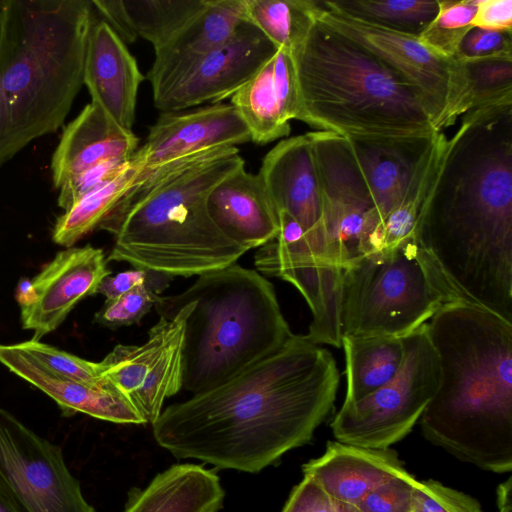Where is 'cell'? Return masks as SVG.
<instances>
[{
    "label": "cell",
    "mask_w": 512,
    "mask_h": 512,
    "mask_svg": "<svg viewBox=\"0 0 512 512\" xmlns=\"http://www.w3.org/2000/svg\"><path fill=\"white\" fill-rule=\"evenodd\" d=\"M339 378L331 352L293 334L230 380L166 407L153 435L176 458L257 473L312 440Z\"/></svg>",
    "instance_id": "6da1fadb"
},
{
    "label": "cell",
    "mask_w": 512,
    "mask_h": 512,
    "mask_svg": "<svg viewBox=\"0 0 512 512\" xmlns=\"http://www.w3.org/2000/svg\"><path fill=\"white\" fill-rule=\"evenodd\" d=\"M461 117L416 240L460 300L512 322V104Z\"/></svg>",
    "instance_id": "7a4b0ae2"
},
{
    "label": "cell",
    "mask_w": 512,
    "mask_h": 512,
    "mask_svg": "<svg viewBox=\"0 0 512 512\" xmlns=\"http://www.w3.org/2000/svg\"><path fill=\"white\" fill-rule=\"evenodd\" d=\"M439 365L423 435L461 461L512 471V323L459 300L426 323Z\"/></svg>",
    "instance_id": "3957f363"
},
{
    "label": "cell",
    "mask_w": 512,
    "mask_h": 512,
    "mask_svg": "<svg viewBox=\"0 0 512 512\" xmlns=\"http://www.w3.org/2000/svg\"><path fill=\"white\" fill-rule=\"evenodd\" d=\"M243 166L238 148L228 147L141 170L99 225L114 235L108 260L171 277L199 276L236 263L247 251L213 223L207 197Z\"/></svg>",
    "instance_id": "277c9868"
},
{
    "label": "cell",
    "mask_w": 512,
    "mask_h": 512,
    "mask_svg": "<svg viewBox=\"0 0 512 512\" xmlns=\"http://www.w3.org/2000/svg\"><path fill=\"white\" fill-rule=\"evenodd\" d=\"M0 166L58 130L83 85L91 0H4Z\"/></svg>",
    "instance_id": "5b68a950"
},
{
    "label": "cell",
    "mask_w": 512,
    "mask_h": 512,
    "mask_svg": "<svg viewBox=\"0 0 512 512\" xmlns=\"http://www.w3.org/2000/svg\"><path fill=\"white\" fill-rule=\"evenodd\" d=\"M298 120L346 138L434 136L420 92L356 40L316 19L292 52Z\"/></svg>",
    "instance_id": "8992f818"
},
{
    "label": "cell",
    "mask_w": 512,
    "mask_h": 512,
    "mask_svg": "<svg viewBox=\"0 0 512 512\" xmlns=\"http://www.w3.org/2000/svg\"><path fill=\"white\" fill-rule=\"evenodd\" d=\"M193 302L185 322L183 388L212 389L279 350L293 335L273 285L236 263L198 276L185 291L159 296L154 308L168 318Z\"/></svg>",
    "instance_id": "52a82bcc"
},
{
    "label": "cell",
    "mask_w": 512,
    "mask_h": 512,
    "mask_svg": "<svg viewBox=\"0 0 512 512\" xmlns=\"http://www.w3.org/2000/svg\"><path fill=\"white\" fill-rule=\"evenodd\" d=\"M416 239L361 256L342 270V336L403 337L459 301Z\"/></svg>",
    "instance_id": "ba28073f"
},
{
    "label": "cell",
    "mask_w": 512,
    "mask_h": 512,
    "mask_svg": "<svg viewBox=\"0 0 512 512\" xmlns=\"http://www.w3.org/2000/svg\"><path fill=\"white\" fill-rule=\"evenodd\" d=\"M404 357L397 374L365 398L343 402L331 422L337 441L386 449L410 433L433 398L439 365L426 323L402 337Z\"/></svg>",
    "instance_id": "9c48e42d"
},
{
    "label": "cell",
    "mask_w": 512,
    "mask_h": 512,
    "mask_svg": "<svg viewBox=\"0 0 512 512\" xmlns=\"http://www.w3.org/2000/svg\"><path fill=\"white\" fill-rule=\"evenodd\" d=\"M321 185L330 266L342 273L381 249L383 221L346 137L308 132Z\"/></svg>",
    "instance_id": "30bf717a"
},
{
    "label": "cell",
    "mask_w": 512,
    "mask_h": 512,
    "mask_svg": "<svg viewBox=\"0 0 512 512\" xmlns=\"http://www.w3.org/2000/svg\"><path fill=\"white\" fill-rule=\"evenodd\" d=\"M0 493L16 512H96L62 449L0 406Z\"/></svg>",
    "instance_id": "8fae6325"
},
{
    "label": "cell",
    "mask_w": 512,
    "mask_h": 512,
    "mask_svg": "<svg viewBox=\"0 0 512 512\" xmlns=\"http://www.w3.org/2000/svg\"><path fill=\"white\" fill-rule=\"evenodd\" d=\"M317 19L368 48L422 95L439 132L455 124L465 93L462 63L444 58L418 37L354 19L320 1Z\"/></svg>",
    "instance_id": "7c38bea8"
},
{
    "label": "cell",
    "mask_w": 512,
    "mask_h": 512,
    "mask_svg": "<svg viewBox=\"0 0 512 512\" xmlns=\"http://www.w3.org/2000/svg\"><path fill=\"white\" fill-rule=\"evenodd\" d=\"M193 307L188 302L170 317H159L143 344L116 345L101 361L103 376L129 398L145 424H153L165 399L183 388L185 322Z\"/></svg>",
    "instance_id": "4fadbf2b"
},
{
    "label": "cell",
    "mask_w": 512,
    "mask_h": 512,
    "mask_svg": "<svg viewBox=\"0 0 512 512\" xmlns=\"http://www.w3.org/2000/svg\"><path fill=\"white\" fill-rule=\"evenodd\" d=\"M258 175L277 212H286L301 227L320 272L341 289L342 273L328 260L321 185L308 133L276 144L263 158Z\"/></svg>",
    "instance_id": "5bb4252c"
},
{
    "label": "cell",
    "mask_w": 512,
    "mask_h": 512,
    "mask_svg": "<svg viewBox=\"0 0 512 512\" xmlns=\"http://www.w3.org/2000/svg\"><path fill=\"white\" fill-rule=\"evenodd\" d=\"M111 271L100 248L86 245L60 251L31 280L23 279L16 291L23 328L40 339L57 329L84 298L97 293Z\"/></svg>",
    "instance_id": "9a60e30c"
},
{
    "label": "cell",
    "mask_w": 512,
    "mask_h": 512,
    "mask_svg": "<svg viewBox=\"0 0 512 512\" xmlns=\"http://www.w3.org/2000/svg\"><path fill=\"white\" fill-rule=\"evenodd\" d=\"M276 47L250 22L242 20L234 33L204 56L160 100L161 112L187 110L231 97L276 53Z\"/></svg>",
    "instance_id": "2e32d148"
},
{
    "label": "cell",
    "mask_w": 512,
    "mask_h": 512,
    "mask_svg": "<svg viewBox=\"0 0 512 512\" xmlns=\"http://www.w3.org/2000/svg\"><path fill=\"white\" fill-rule=\"evenodd\" d=\"M249 141L250 133L234 106L215 103L194 110L161 112L135 153L145 172L194 154Z\"/></svg>",
    "instance_id": "e0dca14e"
},
{
    "label": "cell",
    "mask_w": 512,
    "mask_h": 512,
    "mask_svg": "<svg viewBox=\"0 0 512 512\" xmlns=\"http://www.w3.org/2000/svg\"><path fill=\"white\" fill-rule=\"evenodd\" d=\"M245 20L244 0H207L164 45L155 51L147 73L154 103L176 86L210 51L225 42Z\"/></svg>",
    "instance_id": "ac0fdd59"
},
{
    "label": "cell",
    "mask_w": 512,
    "mask_h": 512,
    "mask_svg": "<svg viewBox=\"0 0 512 512\" xmlns=\"http://www.w3.org/2000/svg\"><path fill=\"white\" fill-rule=\"evenodd\" d=\"M144 76L120 38L97 17L90 29L83 68V85L115 123L132 131L137 94Z\"/></svg>",
    "instance_id": "d6986e66"
},
{
    "label": "cell",
    "mask_w": 512,
    "mask_h": 512,
    "mask_svg": "<svg viewBox=\"0 0 512 512\" xmlns=\"http://www.w3.org/2000/svg\"><path fill=\"white\" fill-rule=\"evenodd\" d=\"M0 363L51 397L65 414L77 412L118 424H145L129 398L107 378L91 384L50 372L18 344H0Z\"/></svg>",
    "instance_id": "ffe728a7"
},
{
    "label": "cell",
    "mask_w": 512,
    "mask_h": 512,
    "mask_svg": "<svg viewBox=\"0 0 512 512\" xmlns=\"http://www.w3.org/2000/svg\"><path fill=\"white\" fill-rule=\"evenodd\" d=\"M207 210L216 227L246 251L263 246L279 233L278 212L262 179L245 166L210 191Z\"/></svg>",
    "instance_id": "44dd1931"
},
{
    "label": "cell",
    "mask_w": 512,
    "mask_h": 512,
    "mask_svg": "<svg viewBox=\"0 0 512 512\" xmlns=\"http://www.w3.org/2000/svg\"><path fill=\"white\" fill-rule=\"evenodd\" d=\"M303 474L332 499L355 506L381 484L409 472L390 449L365 448L328 442L319 458L303 465Z\"/></svg>",
    "instance_id": "7402d4cb"
},
{
    "label": "cell",
    "mask_w": 512,
    "mask_h": 512,
    "mask_svg": "<svg viewBox=\"0 0 512 512\" xmlns=\"http://www.w3.org/2000/svg\"><path fill=\"white\" fill-rule=\"evenodd\" d=\"M133 131L115 123L98 105L87 104L65 127L55 149L51 171L54 187L105 161L130 159L139 148Z\"/></svg>",
    "instance_id": "603a6c76"
},
{
    "label": "cell",
    "mask_w": 512,
    "mask_h": 512,
    "mask_svg": "<svg viewBox=\"0 0 512 512\" xmlns=\"http://www.w3.org/2000/svg\"><path fill=\"white\" fill-rule=\"evenodd\" d=\"M439 133L408 138H347L383 223L403 200Z\"/></svg>",
    "instance_id": "cb8c5ba5"
},
{
    "label": "cell",
    "mask_w": 512,
    "mask_h": 512,
    "mask_svg": "<svg viewBox=\"0 0 512 512\" xmlns=\"http://www.w3.org/2000/svg\"><path fill=\"white\" fill-rule=\"evenodd\" d=\"M225 491L219 476L197 464H176L144 488L133 487L123 512H218Z\"/></svg>",
    "instance_id": "d4e9b609"
},
{
    "label": "cell",
    "mask_w": 512,
    "mask_h": 512,
    "mask_svg": "<svg viewBox=\"0 0 512 512\" xmlns=\"http://www.w3.org/2000/svg\"><path fill=\"white\" fill-rule=\"evenodd\" d=\"M346 360L347 390L344 402L365 398L389 382L404 357L402 337L342 336Z\"/></svg>",
    "instance_id": "484cf974"
},
{
    "label": "cell",
    "mask_w": 512,
    "mask_h": 512,
    "mask_svg": "<svg viewBox=\"0 0 512 512\" xmlns=\"http://www.w3.org/2000/svg\"><path fill=\"white\" fill-rule=\"evenodd\" d=\"M142 169L141 159L134 153L124 171L87 193L64 211L55 223L53 241L69 248L94 228L99 227L136 184Z\"/></svg>",
    "instance_id": "4316f807"
},
{
    "label": "cell",
    "mask_w": 512,
    "mask_h": 512,
    "mask_svg": "<svg viewBox=\"0 0 512 512\" xmlns=\"http://www.w3.org/2000/svg\"><path fill=\"white\" fill-rule=\"evenodd\" d=\"M319 9L317 0H244L245 20L276 49L291 53L304 40Z\"/></svg>",
    "instance_id": "83f0119b"
},
{
    "label": "cell",
    "mask_w": 512,
    "mask_h": 512,
    "mask_svg": "<svg viewBox=\"0 0 512 512\" xmlns=\"http://www.w3.org/2000/svg\"><path fill=\"white\" fill-rule=\"evenodd\" d=\"M273 59L274 56L230 97L231 105L247 127L251 141L260 145L290 133V124L283 122L280 116L274 90Z\"/></svg>",
    "instance_id": "f1b7e54d"
},
{
    "label": "cell",
    "mask_w": 512,
    "mask_h": 512,
    "mask_svg": "<svg viewBox=\"0 0 512 512\" xmlns=\"http://www.w3.org/2000/svg\"><path fill=\"white\" fill-rule=\"evenodd\" d=\"M332 10L402 34L419 37L439 10V0L323 1Z\"/></svg>",
    "instance_id": "f546056e"
},
{
    "label": "cell",
    "mask_w": 512,
    "mask_h": 512,
    "mask_svg": "<svg viewBox=\"0 0 512 512\" xmlns=\"http://www.w3.org/2000/svg\"><path fill=\"white\" fill-rule=\"evenodd\" d=\"M130 26L154 50L164 45L207 0H122Z\"/></svg>",
    "instance_id": "4dcf8cb0"
},
{
    "label": "cell",
    "mask_w": 512,
    "mask_h": 512,
    "mask_svg": "<svg viewBox=\"0 0 512 512\" xmlns=\"http://www.w3.org/2000/svg\"><path fill=\"white\" fill-rule=\"evenodd\" d=\"M459 61L466 81L460 117L473 109L512 104V56Z\"/></svg>",
    "instance_id": "1f68e13d"
},
{
    "label": "cell",
    "mask_w": 512,
    "mask_h": 512,
    "mask_svg": "<svg viewBox=\"0 0 512 512\" xmlns=\"http://www.w3.org/2000/svg\"><path fill=\"white\" fill-rule=\"evenodd\" d=\"M478 0H439V10L433 21L418 37L436 54L455 59L465 35L474 27Z\"/></svg>",
    "instance_id": "d6a6232c"
},
{
    "label": "cell",
    "mask_w": 512,
    "mask_h": 512,
    "mask_svg": "<svg viewBox=\"0 0 512 512\" xmlns=\"http://www.w3.org/2000/svg\"><path fill=\"white\" fill-rule=\"evenodd\" d=\"M18 345L33 360L57 375L91 384L106 380L101 362L85 360L34 338Z\"/></svg>",
    "instance_id": "836d02e7"
},
{
    "label": "cell",
    "mask_w": 512,
    "mask_h": 512,
    "mask_svg": "<svg viewBox=\"0 0 512 512\" xmlns=\"http://www.w3.org/2000/svg\"><path fill=\"white\" fill-rule=\"evenodd\" d=\"M159 294L137 286L121 296L106 300L95 314V322L111 329L137 324L155 306Z\"/></svg>",
    "instance_id": "e575fe53"
},
{
    "label": "cell",
    "mask_w": 512,
    "mask_h": 512,
    "mask_svg": "<svg viewBox=\"0 0 512 512\" xmlns=\"http://www.w3.org/2000/svg\"><path fill=\"white\" fill-rule=\"evenodd\" d=\"M414 512H484L472 497L436 480L418 481L414 490Z\"/></svg>",
    "instance_id": "d590c367"
},
{
    "label": "cell",
    "mask_w": 512,
    "mask_h": 512,
    "mask_svg": "<svg viewBox=\"0 0 512 512\" xmlns=\"http://www.w3.org/2000/svg\"><path fill=\"white\" fill-rule=\"evenodd\" d=\"M417 480L409 473L395 477L368 493L356 512H414V490Z\"/></svg>",
    "instance_id": "8d00e7d4"
},
{
    "label": "cell",
    "mask_w": 512,
    "mask_h": 512,
    "mask_svg": "<svg viewBox=\"0 0 512 512\" xmlns=\"http://www.w3.org/2000/svg\"><path fill=\"white\" fill-rule=\"evenodd\" d=\"M130 159H114L97 164L66 181L59 188L58 205L65 210L87 193L109 182L130 163Z\"/></svg>",
    "instance_id": "74e56055"
},
{
    "label": "cell",
    "mask_w": 512,
    "mask_h": 512,
    "mask_svg": "<svg viewBox=\"0 0 512 512\" xmlns=\"http://www.w3.org/2000/svg\"><path fill=\"white\" fill-rule=\"evenodd\" d=\"M273 85L280 116L285 123L299 117V95L292 53L277 49L273 59Z\"/></svg>",
    "instance_id": "f35d334b"
},
{
    "label": "cell",
    "mask_w": 512,
    "mask_h": 512,
    "mask_svg": "<svg viewBox=\"0 0 512 512\" xmlns=\"http://www.w3.org/2000/svg\"><path fill=\"white\" fill-rule=\"evenodd\" d=\"M512 56V31L473 27L463 38L455 59L476 60Z\"/></svg>",
    "instance_id": "ab89813d"
},
{
    "label": "cell",
    "mask_w": 512,
    "mask_h": 512,
    "mask_svg": "<svg viewBox=\"0 0 512 512\" xmlns=\"http://www.w3.org/2000/svg\"><path fill=\"white\" fill-rule=\"evenodd\" d=\"M173 277L152 270L134 268L106 276L99 284L97 293L106 300L115 299L137 286H147L156 294L163 292Z\"/></svg>",
    "instance_id": "60d3db41"
},
{
    "label": "cell",
    "mask_w": 512,
    "mask_h": 512,
    "mask_svg": "<svg viewBox=\"0 0 512 512\" xmlns=\"http://www.w3.org/2000/svg\"><path fill=\"white\" fill-rule=\"evenodd\" d=\"M282 512H356L355 507L328 496L312 479L303 480L291 491Z\"/></svg>",
    "instance_id": "b9f144b4"
},
{
    "label": "cell",
    "mask_w": 512,
    "mask_h": 512,
    "mask_svg": "<svg viewBox=\"0 0 512 512\" xmlns=\"http://www.w3.org/2000/svg\"><path fill=\"white\" fill-rule=\"evenodd\" d=\"M473 26L498 31H512V0H478Z\"/></svg>",
    "instance_id": "7bdbcfd3"
},
{
    "label": "cell",
    "mask_w": 512,
    "mask_h": 512,
    "mask_svg": "<svg viewBox=\"0 0 512 512\" xmlns=\"http://www.w3.org/2000/svg\"><path fill=\"white\" fill-rule=\"evenodd\" d=\"M91 4L97 18L105 22L124 44L136 40L122 0H91Z\"/></svg>",
    "instance_id": "ee69618b"
},
{
    "label": "cell",
    "mask_w": 512,
    "mask_h": 512,
    "mask_svg": "<svg viewBox=\"0 0 512 512\" xmlns=\"http://www.w3.org/2000/svg\"><path fill=\"white\" fill-rule=\"evenodd\" d=\"M497 508L498 512H512V477L497 488Z\"/></svg>",
    "instance_id": "f6af8a7d"
},
{
    "label": "cell",
    "mask_w": 512,
    "mask_h": 512,
    "mask_svg": "<svg viewBox=\"0 0 512 512\" xmlns=\"http://www.w3.org/2000/svg\"><path fill=\"white\" fill-rule=\"evenodd\" d=\"M0 512H16L10 503L0 493Z\"/></svg>",
    "instance_id": "bcb514c9"
},
{
    "label": "cell",
    "mask_w": 512,
    "mask_h": 512,
    "mask_svg": "<svg viewBox=\"0 0 512 512\" xmlns=\"http://www.w3.org/2000/svg\"><path fill=\"white\" fill-rule=\"evenodd\" d=\"M2 25H3V12H2V4L0 1V38L2 33Z\"/></svg>",
    "instance_id": "7dc6e473"
}]
</instances>
